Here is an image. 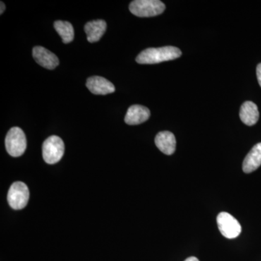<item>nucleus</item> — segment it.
<instances>
[{
  "mask_svg": "<svg viewBox=\"0 0 261 261\" xmlns=\"http://www.w3.org/2000/svg\"><path fill=\"white\" fill-rule=\"evenodd\" d=\"M33 58L38 64L49 70L55 69L60 63L54 53L40 46L33 49Z\"/></svg>",
  "mask_w": 261,
  "mask_h": 261,
  "instance_id": "nucleus-7",
  "label": "nucleus"
},
{
  "mask_svg": "<svg viewBox=\"0 0 261 261\" xmlns=\"http://www.w3.org/2000/svg\"><path fill=\"white\" fill-rule=\"evenodd\" d=\"M261 166V143L252 147L244 160L243 169L245 173L253 172Z\"/></svg>",
  "mask_w": 261,
  "mask_h": 261,
  "instance_id": "nucleus-12",
  "label": "nucleus"
},
{
  "mask_svg": "<svg viewBox=\"0 0 261 261\" xmlns=\"http://www.w3.org/2000/svg\"><path fill=\"white\" fill-rule=\"evenodd\" d=\"M87 87L92 93L97 95H106L113 93L116 90L110 81L100 76H92L87 81Z\"/></svg>",
  "mask_w": 261,
  "mask_h": 261,
  "instance_id": "nucleus-8",
  "label": "nucleus"
},
{
  "mask_svg": "<svg viewBox=\"0 0 261 261\" xmlns=\"http://www.w3.org/2000/svg\"><path fill=\"white\" fill-rule=\"evenodd\" d=\"M185 261H200L197 257H190L187 258Z\"/></svg>",
  "mask_w": 261,
  "mask_h": 261,
  "instance_id": "nucleus-17",
  "label": "nucleus"
},
{
  "mask_svg": "<svg viewBox=\"0 0 261 261\" xmlns=\"http://www.w3.org/2000/svg\"><path fill=\"white\" fill-rule=\"evenodd\" d=\"M181 56V51L173 46L159 48H148L137 57V63L140 64H157L162 62L177 59Z\"/></svg>",
  "mask_w": 261,
  "mask_h": 261,
  "instance_id": "nucleus-1",
  "label": "nucleus"
},
{
  "mask_svg": "<svg viewBox=\"0 0 261 261\" xmlns=\"http://www.w3.org/2000/svg\"><path fill=\"white\" fill-rule=\"evenodd\" d=\"M65 152L64 142L58 136H51L44 141L42 145V155L48 164L59 162Z\"/></svg>",
  "mask_w": 261,
  "mask_h": 261,
  "instance_id": "nucleus-3",
  "label": "nucleus"
},
{
  "mask_svg": "<svg viewBox=\"0 0 261 261\" xmlns=\"http://www.w3.org/2000/svg\"><path fill=\"white\" fill-rule=\"evenodd\" d=\"M150 111L148 108L140 105L130 106L125 116V122L128 125H139L149 119Z\"/></svg>",
  "mask_w": 261,
  "mask_h": 261,
  "instance_id": "nucleus-9",
  "label": "nucleus"
},
{
  "mask_svg": "<svg viewBox=\"0 0 261 261\" xmlns=\"http://www.w3.org/2000/svg\"><path fill=\"white\" fill-rule=\"evenodd\" d=\"M54 27L64 44H68L74 39V29L69 22L57 20L54 23Z\"/></svg>",
  "mask_w": 261,
  "mask_h": 261,
  "instance_id": "nucleus-14",
  "label": "nucleus"
},
{
  "mask_svg": "<svg viewBox=\"0 0 261 261\" xmlns=\"http://www.w3.org/2000/svg\"><path fill=\"white\" fill-rule=\"evenodd\" d=\"M256 74L257 81H258V83L259 84H260L261 87V63H260V64L257 65L256 69Z\"/></svg>",
  "mask_w": 261,
  "mask_h": 261,
  "instance_id": "nucleus-15",
  "label": "nucleus"
},
{
  "mask_svg": "<svg viewBox=\"0 0 261 261\" xmlns=\"http://www.w3.org/2000/svg\"><path fill=\"white\" fill-rule=\"evenodd\" d=\"M1 11H0V13L1 14H3V13H4V11L5 10V5L4 3H3V2H1Z\"/></svg>",
  "mask_w": 261,
  "mask_h": 261,
  "instance_id": "nucleus-16",
  "label": "nucleus"
},
{
  "mask_svg": "<svg viewBox=\"0 0 261 261\" xmlns=\"http://www.w3.org/2000/svg\"><path fill=\"white\" fill-rule=\"evenodd\" d=\"M257 106L251 101L244 102L240 108V117L241 121L247 126H253L259 119Z\"/></svg>",
  "mask_w": 261,
  "mask_h": 261,
  "instance_id": "nucleus-13",
  "label": "nucleus"
},
{
  "mask_svg": "<svg viewBox=\"0 0 261 261\" xmlns=\"http://www.w3.org/2000/svg\"><path fill=\"white\" fill-rule=\"evenodd\" d=\"M27 137L21 128L13 127L8 132L5 138L7 151L13 157H19L27 149Z\"/></svg>",
  "mask_w": 261,
  "mask_h": 261,
  "instance_id": "nucleus-4",
  "label": "nucleus"
},
{
  "mask_svg": "<svg viewBox=\"0 0 261 261\" xmlns=\"http://www.w3.org/2000/svg\"><path fill=\"white\" fill-rule=\"evenodd\" d=\"M217 224L221 234L224 238L234 239L241 233V225L238 220L228 213L221 212L218 215Z\"/></svg>",
  "mask_w": 261,
  "mask_h": 261,
  "instance_id": "nucleus-6",
  "label": "nucleus"
},
{
  "mask_svg": "<svg viewBox=\"0 0 261 261\" xmlns=\"http://www.w3.org/2000/svg\"><path fill=\"white\" fill-rule=\"evenodd\" d=\"M166 9L164 3L159 0H135L129 5L132 14L137 17H153L163 13Z\"/></svg>",
  "mask_w": 261,
  "mask_h": 261,
  "instance_id": "nucleus-2",
  "label": "nucleus"
},
{
  "mask_svg": "<svg viewBox=\"0 0 261 261\" xmlns=\"http://www.w3.org/2000/svg\"><path fill=\"white\" fill-rule=\"evenodd\" d=\"M29 199L28 187L23 182L17 181L10 187L8 194V203L12 208L20 210L27 206Z\"/></svg>",
  "mask_w": 261,
  "mask_h": 261,
  "instance_id": "nucleus-5",
  "label": "nucleus"
},
{
  "mask_svg": "<svg viewBox=\"0 0 261 261\" xmlns=\"http://www.w3.org/2000/svg\"><path fill=\"white\" fill-rule=\"evenodd\" d=\"M107 29V23L105 20H92L86 23L84 31L87 36L89 42H97L102 38Z\"/></svg>",
  "mask_w": 261,
  "mask_h": 261,
  "instance_id": "nucleus-11",
  "label": "nucleus"
},
{
  "mask_svg": "<svg viewBox=\"0 0 261 261\" xmlns=\"http://www.w3.org/2000/svg\"><path fill=\"white\" fill-rule=\"evenodd\" d=\"M155 145L163 153L171 155L174 153L176 150V141L175 136L171 132L165 130L158 134L154 140Z\"/></svg>",
  "mask_w": 261,
  "mask_h": 261,
  "instance_id": "nucleus-10",
  "label": "nucleus"
}]
</instances>
